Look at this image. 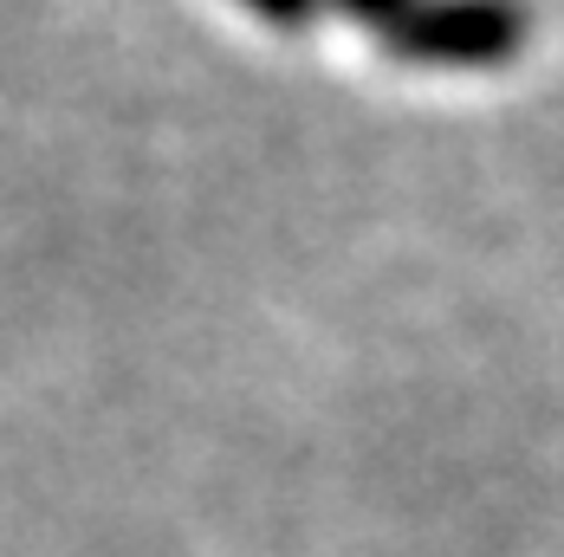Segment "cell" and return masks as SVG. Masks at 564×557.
<instances>
[{
    "label": "cell",
    "instance_id": "cell-1",
    "mask_svg": "<svg viewBox=\"0 0 564 557\" xmlns=\"http://www.w3.org/2000/svg\"><path fill=\"white\" fill-rule=\"evenodd\" d=\"M383 26L415 65H500L525 46V13L512 0H409Z\"/></svg>",
    "mask_w": 564,
    "mask_h": 557
},
{
    "label": "cell",
    "instance_id": "cell-2",
    "mask_svg": "<svg viewBox=\"0 0 564 557\" xmlns=\"http://www.w3.org/2000/svg\"><path fill=\"white\" fill-rule=\"evenodd\" d=\"M247 13H260L267 26H305L318 13V0H240Z\"/></svg>",
    "mask_w": 564,
    "mask_h": 557
},
{
    "label": "cell",
    "instance_id": "cell-3",
    "mask_svg": "<svg viewBox=\"0 0 564 557\" xmlns=\"http://www.w3.org/2000/svg\"><path fill=\"white\" fill-rule=\"evenodd\" d=\"M344 7H350L357 20H390V13H402V7H409V0H344Z\"/></svg>",
    "mask_w": 564,
    "mask_h": 557
}]
</instances>
